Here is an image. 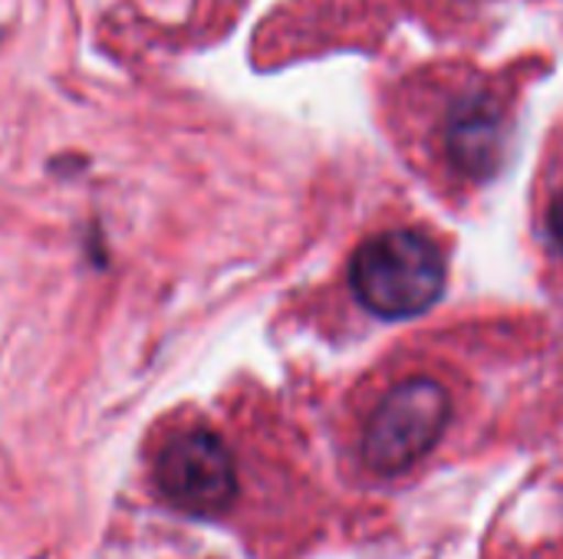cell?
<instances>
[{
  "instance_id": "obj_1",
  "label": "cell",
  "mask_w": 563,
  "mask_h": 559,
  "mask_svg": "<svg viewBox=\"0 0 563 559\" xmlns=\"http://www.w3.org/2000/svg\"><path fill=\"white\" fill-rule=\"evenodd\" d=\"M350 287L369 313L409 320L442 297L445 257L419 231H383L356 247Z\"/></svg>"
},
{
  "instance_id": "obj_2",
  "label": "cell",
  "mask_w": 563,
  "mask_h": 559,
  "mask_svg": "<svg viewBox=\"0 0 563 559\" xmlns=\"http://www.w3.org/2000/svg\"><path fill=\"white\" fill-rule=\"evenodd\" d=\"M452 415L449 392L426 376L399 382L376 405L366 435L363 458L379 474H402L422 461L442 438Z\"/></svg>"
},
{
  "instance_id": "obj_3",
  "label": "cell",
  "mask_w": 563,
  "mask_h": 559,
  "mask_svg": "<svg viewBox=\"0 0 563 559\" xmlns=\"http://www.w3.org/2000/svg\"><path fill=\"white\" fill-rule=\"evenodd\" d=\"M158 491L185 514L214 517L238 494V471L228 445L208 428H188L165 441L155 458Z\"/></svg>"
},
{
  "instance_id": "obj_4",
  "label": "cell",
  "mask_w": 563,
  "mask_h": 559,
  "mask_svg": "<svg viewBox=\"0 0 563 559\" xmlns=\"http://www.w3.org/2000/svg\"><path fill=\"white\" fill-rule=\"evenodd\" d=\"M445 152L468 178H488L505 155V115L488 96H465L445 119Z\"/></svg>"
},
{
  "instance_id": "obj_5",
  "label": "cell",
  "mask_w": 563,
  "mask_h": 559,
  "mask_svg": "<svg viewBox=\"0 0 563 559\" xmlns=\"http://www.w3.org/2000/svg\"><path fill=\"white\" fill-rule=\"evenodd\" d=\"M548 224H551V237L558 241V247L563 250V191L558 194L554 208H551V217H548Z\"/></svg>"
}]
</instances>
